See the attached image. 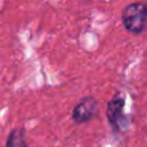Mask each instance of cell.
Here are the masks:
<instances>
[{
	"label": "cell",
	"instance_id": "obj_3",
	"mask_svg": "<svg viewBox=\"0 0 147 147\" xmlns=\"http://www.w3.org/2000/svg\"><path fill=\"white\" fill-rule=\"evenodd\" d=\"M99 105L94 97L88 96L81 98L75 105L72 110V120L76 124H85V123L93 120L98 114Z\"/></svg>",
	"mask_w": 147,
	"mask_h": 147
},
{
	"label": "cell",
	"instance_id": "obj_4",
	"mask_svg": "<svg viewBox=\"0 0 147 147\" xmlns=\"http://www.w3.org/2000/svg\"><path fill=\"white\" fill-rule=\"evenodd\" d=\"M5 147H28L26 132L23 128H16L9 133Z\"/></svg>",
	"mask_w": 147,
	"mask_h": 147
},
{
	"label": "cell",
	"instance_id": "obj_2",
	"mask_svg": "<svg viewBox=\"0 0 147 147\" xmlns=\"http://www.w3.org/2000/svg\"><path fill=\"white\" fill-rule=\"evenodd\" d=\"M124 106H125V98L120 92L115 93V96L107 103V121L114 132H120L124 128H127V121H125L124 115Z\"/></svg>",
	"mask_w": 147,
	"mask_h": 147
},
{
	"label": "cell",
	"instance_id": "obj_1",
	"mask_svg": "<svg viewBox=\"0 0 147 147\" xmlns=\"http://www.w3.org/2000/svg\"><path fill=\"white\" fill-rule=\"evenodd\" d=\"M121 21L128 32L134 35L142 34L147 27V3L137 1L128 4L123 9Z\"/></svg>",
	"mask_w": 147,
	"mask_h": 147
}]
</instances>
